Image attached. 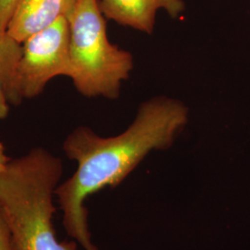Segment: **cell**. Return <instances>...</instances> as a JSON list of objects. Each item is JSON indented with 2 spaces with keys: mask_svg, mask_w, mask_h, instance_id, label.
I'll return each instance as SVG.
<instances>
[{
  "mask_svg": "<svg viewBox=\"0 0 250 250\" xmlns=\"http://www.w3.org/2000/svg\"><path fill=\"white\" fill-rule=\"evenodd\" d=\"M188 117L183 102L161 96L143 102L133 124L119 135L102 137L81 126L67 136L63 150L78 166L56 188L55 196L65 231L83 250H99L91 240L84 200L103 188L119 186L149 152L171 146Z\"/></svg>",
  "mask_w": 250,
  "mask_h": 250,
  "instance_id": "cell-1",
  "label": "cell"
},
{
  "mask_svg": "<svg viewBox=\"0 0 250 250\" xmlns=\"http://www.w3.org/2000/svg\"><path fill=\"white\" fill-rule=\"evenodd\" d=\"M62 160L43 147L9 160L0 171V210L17 250H78L77 242H60L53 216Z\"/></svg>",
  "mask_w": 250,
  "mask_h": 250,
  "instance_id": "cell-2",
  "label": "cell"
},
{
  "mask_svg": "<svg viewBox=\"0 0 250 250\" xmlns=\"http://www.w3.org/2000/svg\"><path fill=\"white\" fill-rule=\"evenodd\" d=\"M70 24L71 75L78 92L88 98L116 99L134 68L132 54L109 42L99 0H78Z\"/></svg>",
  "mask_w": 250,
  "mask_h": 250,
  "instance_id": "cell-3",
  "label": "cell"
},
{
  "mask_svg": "<svg viewBox=\"0 0 250 250\" xmlns=\"http://www.w3.org/2000/svg\"><path fill=\"white\" fill-rule=\"evenodd\" d=\"M21 58L12 73L7 99L19 104L38 96L56 76L71 75L70 24L62 17L22 43Z\"/></svg>",
  "mask_w": 250,
  "mask_h": 250,
  "instance_id": "cell-4",
  "label": "cell"
},
{
  "mask_svg": "<svg viewBox=\"0 0 250 250\" xmlns=\"http://www.w3.org/2000/svg\"><path fill=\"white\" fill-rule=\"evenodd\" d=\"M78 0H20L7 28V34L22 44L27 38L69 19Z\"/></svg>",
  "mask_w": 250,
  "mask_h": 250,
  "instance_id": "cell-5",
  "label": "cell"
},
{
  "mask_svg": "<svg viewBox=\"0 0 250 250\" xmlns=\"http://www.w3.org/2000/svg\"><path fill=\"white\" fill-rule=\"evenodd\" d=\"M102 13L117 23L151 35L156 14L164 9L171 18L185 10L183 0H99Z\"/></svg>",
  "mask_w": 250,
  "mask_h": 250,
  "instance_id": "cell-6",
  "label": "cell"
},
{
  "mask_svg": "<svg viewBox=\"0 0 250 250\" xmlns=\"http://www.w3.org/2000/svg\"><path fill=\"white\" fill-rule=\"evenodd\" d=\"M21 44L9 36L7 32H0V64L9 69H15L21 55Z\"/></svg>",
  "mask_w": 250,
  "mask_h": 250,
  "instance_id": "cell-7",
  "label": "cell"
},
{
  "mask_svg": "<svg viewBox=\"0 0 250 250\" xmlns=\"http://www.w3.org/2000/svg\"><path fill=\"white\" fill-rule=\"evenodd\" d=\"M11 73L0 66V120L9 114V101L7 99V92L9 89Z\"/></svg>",
  "mask_w": 250,
  "mask_h": 250,
  "instance_id": "cell-8",
  "label": "cell"
},
{
  "mask_svg": "<svg viewBox=\"0 0 250 250\" xmlns=\"http://www.w3.org/2000/svg\"><path fill=\"white\" fill-rule=\"evenodd\" d=\"M20 0H0V32L5 33Z\"/></svg>",
  "mask_w": 250,
  "mask_h": 250,
  "instance_id": "cell-9",
  "label": "cell"
},
{
  "mask_svg": "<svg viewBox=\"0 0 250 250\" xmlns=\"http://www.w3.org/2000/svg\"><path fill=\"white\" fill-rule=\"evenodd\" d=\"M0 250H17L9 225L0 210Z\"/></svg>",
  "mask_w": 250,
  "mask_h": 250,
  "instance_id": "cell-10",
  "label": "cell"
},
{
  "mask_svg": "<svg viewBox=\"0 0 250 250\" xmlns=\"http://www.w3.org/2000/svg\"><path fill=\"white\" fill-rule=\"evenodd\" d=\"M9 157L5 153V147L4 145L0 142V171L5 168L7 163L9 162Z\"/></svg>",
  "mask_w": 250,
  "mask_h": 250,
  "instance_id": "cell-11",
  "label": "cell"
}]
</instances>
